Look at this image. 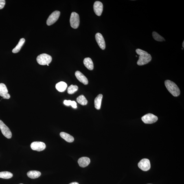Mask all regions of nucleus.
<instances>
[{"label": "nucleus", "instance_id": "32", "mask_svg": "<svg viewBox=\"0 0 184 184\" xmlns=\"http://www.w3.org/2000/svg\"><path fill=\"white\" fill-rule=\"evenodd\" d=\"M182 49H183L182 48Z\"/></svg>", "mask_w": 184, "mask_h": 184}, {"label": "nucleus", "instance_id": "14", "mask_svg": "<svg viewBox=\"0 0 184 184\" xmlns=\"http://www.w3.org/2000/svg\"><path fill=\"white\" fill-rule=\"evenodd\" d=\"M83 63L85 66L87 68L90 70H92L93 69L94 66L93 61L90 58H86L84 59Z\"/></svg>", "mask_w": 184, "mask_h": 184}, {"label": "nucleus", "instance_id": "20", "mask_svg": "<svg viewBox=\"0 0 184 184\" xmlns=\"http://www.w3.org/2000/svg\"><path fill=\"white\" fill-rule=\"evenodd\" d=\"M7 93L8 90L5 85L3 83H0V96L4 97Z\"/></svg>", "mask_w": 184, "mask_h": 184}, {"label": "nucleus", "instance_id": "7", "mask_svg": "<svg viewBox=\"0 0 184 184\" xmlns=\"http://www.w3.org/2000/svg\"><path fill=\"white\" fill-rule=\"evenodd\" d=\"M60 15V12L59 11H55L53 12L48 18L47 21V25L50 26L56 22L57 21Z\"/></svg>", "mask_w": 184, "mask_h": 184}, {"label": "nucleus", "instance_id": "9", "mask_svg": "<svg viewBox=\"0 0 184 184\" xmlns=\"http://www.w3.org/2000/svg\"><path fill=\"white\" fill-rule=\"evenodd\" d=\"M138 166L143 171H147L150 170L151 165L150 160L147 159L141 160L138 163Z\"/></svg>", "mask_w": 184, "mask_h": 184}, {"label": "nucleus", "instance_id": "21", "mask_svg": "<svg viewBox=\"0 0 184 184\" xmlns=\"http://www.w3.org/2000/svg\"><path fill=\"white\" fill-rule=\"evenodd\" d=\"M76 101L78 103L82 106H85L88 103V101L84 95H80L77 97Z\"/></svg>", "mask_w": 184, "mask_h": 184}, {"label": "nucleus", "instance_id": "15", "mask_svg": "<svg viewBox=\"0 0 184 184\" xmlns=\"http://www.w3.org/2000/svg\"><path fill=\"white\" fill-rule=\"evenodd\" d=\"M60 135L62 139L65 140L68 142L72 143L74 141V138L72 136L70 135L69 134L65 133V132H61Z\"/></svg>", "mask_w": 184, "mask_h": 184}, {"label": "nucleus", "instance_id": "12", "mask_svg": "<svg viewBox=\"0 0 184 184\" xmlns=\"http://www.w3.org/2000/svg\"><path fill=\"white\" fill-rule=\"evenodd\" d=\"M75 75L79 81L85 85L88 84V81L87 78L80 71H76L75 73Z\"/></svg>", "mask_w": 184, "mask_h": 184}, {"label": "nucleus", "instance_id": "29", "mask_svg": "<svg viewBox=\"0 0 184 184\" xmlns=\"http://www.w3.org/2000/svg\"><path fill=\"white\" fill-rule=\"evenodd\" d=\"M183 47H184V41H183Z\"/></svg>", "mask_w": 184, "mask_h": 184}, {"label": "nucleus", "instance_id": "3", "mask_svg": "<svg viewBox=\"0 0 184 184\" xmlns=\"http://www.w3.org/2000/svg\"><path fill=\"white\" fill-rule=\"evenodd\" d=\"M37 60L40 65H47L51 63L52 60V57L49 55L42 54L39 55L37 58Z\"/></svg>", "mask_w": 184, "mask_h": 184}, {"label": "nucleus", "instance_id": "30", "mask_svg": "<svg viewBox=\"0 0 184 184\" xmlns=\"http://www.w3.org/2000/svg\"><path fill=\"white\" fill-rule=\"evenodd\" d=\"M47 66H49V64H47Z\"/></svg>", "mask_w": 184, "mask_h": 184}, {"label": "nucleus", "instance_id": "11", "mask_svg": "<svg viewBox=\"0 0 184 184\" xmlns=\"http://www.w3.org/2000/svg\"><path fill=\"white\" fill-rule=\"evenodd\" d=\"M94 11L97 16H100L103 10V5L100 1H96L93 5Z\"/></svg>", "mask_w": 184, "mask_h": 184}, {"label": "nucleus", "instance_id": "28", "mask_svg": "<svg viewBox=\"0 0 184 184\" xmlns=\"http://www.w3.org/2000/svg\"><path fill=\"white\" fill-rule=\"evenodd\" d=\"M69 184H79L78 183H77V182H73V183H72Z\"/></svg>", "mask_w": 184, "mask_h": 184}, {"label": "nucleus", "instance_id": "31", "mask_svg": "<svg viewBox=\"0 0 184 184\" xmlns=\"http://www.w3.org/2000/svg\"><path fill=\"white\" fill-rule=\"evenodd\" d=\"M20 184H23V183H20Z\"/></svg>", "mask_w": 184, "mask_h": 184}, {"label": "nucleus", "instance_id": "25", "mask_svg": "<svg viewBox=\"0 0 184 184\" xmlns=\"http://www.w3.org/2000/svg\"><path fill=\"white\" fill-rule=\"evenodd\" d=\"M5 1V0H0V9H2L4 7Z\"/></svg>", "mask_w": 184, "mask_h": 184}, {"label": "nucleus", "instance_id": "26", "mask_svg": "<svg viewBox=\"0 0 184 184\" xmlns=\"http://www.w3.org/2000/svg\"><path fill=\"white\" fill-rule=\"evenodd\" d=\"M72 101L71 100H65L64 101V104L67 106H71Z\"/></svg>", "mask_w": 184, "mask_h": 184}, {"label": "nucleus", "instance_id": "24", "mask_svg": "<svg viewBox=\"0 0 184 184\" xmlns=\"http://www.w3.org/2000/svg\"><path fill=\"white\" fill-rule=\"evenodd\" d=\"M78 86L77 85H71L68 88V93L69 94H72L75 93V92L78 91Z\"/></svg>", "mask_w": 184, "mask_h": 184}, {"label": "nucleus", "instance_id": "17", "mask_svg": "<svg viewBox=\"0 0 184 184\" xmlns=\"http://www.w3.org/2000/svg\"><path fill=\"white\" fill-rule=\"evenodd\" d=\"M41 175V172L36 170L29 171L27 173L28 177L32 179H36L38 178Z\"/></svg>", "mask_w": 184, "mask_h": 184}, {"label": "nucleus", "instance_id": "27", "mask_svg": "<svg viewBox=\"0 0 184 184\" xmlns=\"http://www.w3.org/2000/svg\"><path fill=\"white\" fill-rule=\"evenodd\" d=\"M71 106L74 108H77L76 103L74 101H72Z\"/></svg>", "mask_w": 184, "mask_h": 184}, {"label": "nucleus", "instance_id": "13", "mask_svg": "<svg viewBox=\"0 0 184 184\" xmlns=\"http://www.w3.org/2000/svg\"><path fill=\"white\" fill-rule=\"evenodd\" d=\"M91 162V160L89 158L83 157L78 160V163L79 166L82 167L87 166Z\"/></svg>", "mask_w": 184, "mask_h": 184}, {"label": "nucleus", "instance_id": "19", "mask_svg": "<svg viewBox=\"0 0 184 184\" xmlns=\"http://www.w3.org/2000/svg\"><path fill=\"white\" fill-rule=\"evenodd\" d=\"M25 41V39H21L16 47L13 49L12 52L14 53H16L19 52L21 47L23 46L24 43Z\"/></svg>", "mask_w": 184, "mask_h": 184}, {"label": "nucleus", "instance_id": "5", "mask_svg": "<svg viewBox=\"0 0 184 184\" xmlns=\"http://www.w3.org/2000/svg\"><path fill=\"white\" fill-rule=\"evenodd\" d=\"M143 122L146 124H152L158 120V118L156 116L151 113L147 114L141 118Z\"/></svg>", "mask_w": 184, "mask_h": 184}, {"label": "nucleus", "instance_id": "6", "mask_svg": "<svg viewBox=\"0 0 184 184\" xmlns=\"http://www.w3.org/2000/svg\"><path fill=\"white\" fill-rule=\"evenodd\" d=\"M0 129L3 135L8 139H10L12 137V134L10 129L0 120Z\"/></svg>", "mask_w": 184, "mask_h": 184}, {"label": "nucleus", "instance_id": "23", "mask_svg": "<svg viewBox=\"0 0 184 184\" xmlns=\"http://www.w3.org/2000/svg\"><path fill=\"white\" fill-rule=\"evenodd\" d=\"M152 36L156 41L160 42L165 41L164 38L156 32H152Z\"/></svg>", "mask_w": 184, "mask_h": 184}, {"label": "nucleus", "instance_id": "8", "mask_svg": "<svg viewBox=\"0 0 184 184\" xmlns=\"http://www.w3.org/2000/svg\"><path fill=\"white\" fill-rule=\"evenodd\" d=\"M30 147L33 150L41 152L45 150L46 145L45 143L41 141H34L31 143Z\"/></svg>", "mask_w": 184, "mask_h": 184}, {"label": "nucleus", "instance_id": "18", "mask_svg": "<svg viewBox=\"0 0 184 184\" xmlns=\"http://www.w3.org/2000/svg\"><path fill=\"white\" fill-rule=\"evenodd\" d=\"M67 87V85L64 82H60L57 84L56 85V89L59 91L62 92L65 91Z\"/></svg>", "mask_w": 184, "mask_h": 184}, {"label": "nucleus", "instance_id": "2", "mask_svg": "<svg viewBox=\"0 0 184 184\" xmlns=\"http://www.w3.org/2000/svg\"><path fill=\"white\" fill-rule=\"evenodd\" d=\"M166 87L170 93L175 97L179 96L180 91L179 87L175 83L172 81L167 80L165 81Z\"/></svg>", "mask_w": 184, "mask_h": 184}, {"label": "nucleus", "instance_id": "22", "mask_svg": "<svg viewBox=\"0 0 184 184\" xmlns=\"http://www.w3.org/2000/svg\"><path fill=\"white\" fill-rule=\"evenodd\" d=\"M13 175L10 172H0V178H3V179H9L12 178Z\"/></svg>", "mask_w": 184, "mask_h": 184}, {"label": "nucleus", "instance_id": "1", "mask_svg": "<svg viewBox=\"0 0 184 184\" xmlns=\"http://www.w3.org/2000/svg\"><path fill=\"white\" fill-rule=\"evenodd\" d=\"M136 52L139 55V59L137 62V64L139 66L145 65L150 62L152 60L151 55L148 54L147 51L138 49L136 50Z\"/></svg>", "mask_w": 184, "mask_h": 184}, {"label": "nucleus", "instance_id": "4", "mask_svg": "<svg viewBox=\"0 0 184 184\" xmlns=\"http://www.w3.org/2000/svg\"><path fill=\"white\" fill-rule=\"evenodd\" d=\"M70 21L72 27L74 29L78 28L80 22L79 15L75 12L72 13Z\"/></svg>", "mask_w": 184, "mask_h": 184}, {"label": "nucleus", "instance_id": "10", "mask_svg": "<svg viewBox=\"0 0 184 184\" xmlns=\"http://www.w3.org/2000/svg\"><path fill=\"white\" fill-rule=\"evenodd\" d=\"M95 38L99 47L101 49L104 50L106 48V45L104 38L102 34L99 33H97L95 34Z\"/></svg>", "mask_w": 184, "mask_h": 184}, {"label": "nucleus", "instance_id": "33", "mask_svg": "<svg viewBox=\"0 0 184 184\" xmlns=\"http://www.w3.org/2000/svg\"></svg>", "mask_w": 184, "mask_h": 184}, {"label": "nucleus", "instance_id": "16", "mask_svg": "<svg viewBox=\"0 0 184 184\" xmlns=\"http://www.w3.org/2000/svg\"><path fill=\"white\" fill-rule=\"evenodd\" d=\"M103 98L102 94L99 95L95 99V107L97 110H100L101 108V102Z\"/></svg>", "mask_w": 184, "mask_h": 184}]
</instances>
